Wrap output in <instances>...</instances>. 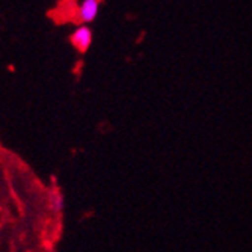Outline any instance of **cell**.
Returning <instances> with one entry per match:
<instances>
[{
	"mask_svg": "<svg viewBox=\"0 0 252 252\" xmlns=\"http://www.w3.org/2000/svg\"><path fill=\"white\" fill-rule=\"evenodd\" d=\"M70 41L76 50H79L80 53H86L91 47V44H93V31L88 26L82 25L73 32Z\"/></svg>",
	"mask_w": 252,
	"mask_h": 252,
	"instance_id": "6da1fadb",
	"label": "cell"
},
{
	"mask_svg": "<svg viewBox=\"0 0 252 252\" xmlns=\"http://www.w3.org/2000/svg\"><path fill=\"white\" fill-rule=\"evenodd\" d=\"M98 9H100V2H97V0H83V2L79 5V9H77L79 21L83 26H86L88 23L94 21L97 18Z\"/></svg>",
	"mask_w": 252,
	"mask_h": 252,
	"instance_id": "7a4b0ae2",
	"label": "cell"
},
{
	"mask_svg": "<svg viewBox=\"0 0 252 252\" xmlns=\"http://www.w3.org/2000/svg\"><path fill=\"white\" fill-rule=\"evenodd\" d=\"M50 207L53 212H62L63 209V195L58 190H55L52 195H50Z\"/></svg>",
	"mask_w": 252,
	"mask_h": 252,
	"instance_id": "3957f363",
	"label": "cell"
}]
</instances>
